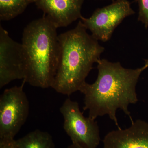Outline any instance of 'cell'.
Masks as SVG:
<instances>
[{
    "mask_svg": "<svg viewBox=\"0 0 148 148\" xmlns=\"http://www.w3.org/2000/svg\"><path fill=\"white\" fill-rule=\"evenodd\" d=\"M97 64V79L91 84L86 82L79 91L84 95L83 110H88V117L93 120L107 115L119 128L116 116L119 109L132 122L128 107L138 103L136 86L141 74L148 68L147 64L130 69L106 59H100Z\"/></svg>",
    "mask_w": 148,
    "mask_h": 148,
    "instance_id": "cell-1",
    "label": "cell"
},
{
    "mask_svg": "<svg viewBox=\"0 0 148 148\" xmlns=\"http://www.w3.org/2000/svg\"><path fill=\"white\" fill-rule=\"evenodd\" d=\"M60 56L51 88L63 95L80 91L93 64L101 59L105 48L88 34L80 20L76 27L58 35Z\"/></svg>",
    "mask_w": 148,
    "mask_h": 148,
    "instance_id": "cell-2",
    "label": "cell"
},
{
    "mask_svg": "<svg viewBox=\"0 0 148 148\" xmlns=\"http://www.w3.org/2000/svg\"><path fill=\"white\" fill-rule=\"evenodd\" d=\"M57 29L44 14L24 29L21 44L27 66L24 80L32 86L42 88L52 86L60 59Z\"/></svg>",
    "mask_w": 148,
    "mask_h": 148,
    "instance_id": "cell-3",
    "label": "cell"
},
{
    "mask_svg": "<svg viewBox=\"0 0 148 148\" xmlns=\"http://www.w3.org/2000/svg\"><path fill=\"white\" fill-rule=\"evenodd\" d=\"M5 89L0 97V140L14 139L26 122L29 112V103L23 87Z\"/></svg>",
    "mask_w": 148,
    "mask_h": 148,
    "instance_id": "cell-4",
    "label": "cell"
},
{
    "mask_svg": "<svg viewBox=\"0 0 148 148\" xmlns=\"http://www.w3.org/2000/svg\"><path fill=\"white\" fill-rule=\"evenodd\" d=\"M60 111L64 118V129L72 143L82 148H97L101 141L97 121L84 116L79 103L70 98L65 100Z\"/></svg>",
    "mask_w": 148,
    "mask_h": 148,
    "instance_id": "cell-5",
    "label": "cell"
},
{
    "mask_svg": "<svg viewBox=\"0 0 148 148\" xmlns=\"http://www.w3.org/2000/svg\"><path fill=\"white\" fill-rule=\"evenodd\" d=\"M135 13L128 0H115L109 5L95 10L89 18L82 16L80 20L95 39L106 42L125 18Z\"/></svg>",
    "mask_w": 148,
    "mask_h": 148,
    "instance_id": "cell-6",
    "label": "cell"
},
{
    "mask_svg": "<svg viewBox=\"0 0 148 148\" xmlns=\"http://www.w3.org/2000/svg\"><path fill=\"white\" fill-rule=\"evenodd\" d=\"M27 66L22 44L11 38L0 26V88L16 79H25Z\"/></svg>",
    "mask_w": 148,
    "mask_h": 148,
    "instance_id": "cell-7",
    "label": "cell"
},
{
    "mask_svg": "<svg viewBox=\"0 0 148 148\" xmlns=\"http://www.w3.org/2000/svg\"><path fill=\"white\" fill-rule=\"evenodd\" d=\"M103 143V148H148V123L138 119L128 128L110 131Z\"/></svg>",
    "mask_w": 148,
    "mask_h": 148,
    "instance_id": "cell-8",
    "label": "cell"
},
{
    "mask_svg": "<svg viewBox=\"0 0 148 148\" xmlns=\"http://www.w3.org/2000/svg\"><path fill=\"white\" fill-rule=\"evenodd\" d=\"M84 0H34L38 8L57 28L66 27L82 16Z\"/></svg>",
    "mask_w": 148,
    "mask_h": 148,
    "instance_id": "cell-9",
    "label": "cell"
},
{
    "mask_svg": "<svg viewBox=\"0 0 148 148\" xmlns=\"http://www.w3.org/2000/svg\"><path fill=\"white\" fill-rule=\"evenodd\" d=\"M15 142L18 148H56L50 134L38 129L15 140Z\"/></svg>",
    "mask_w": 148,
    "mask_h": 148,
    "instance_id": "cell-10",
    "label": "cell"
},
{
    "mask_svg": "<svg viewBox=\"0 0 148 148\" xmlns=\"http://www.w3.org/2000/svg\"><path fill=\"white\" fill-rule=\"evenodd\" d=\"M34 0H0V19L8 21L23 13Z\"/></svg>",
    "mask_w": 148,
    "mask_h": 148,
    "instance_id": "cell-11",
    "label": "cell"
},
{
    "mask_svg": "<svg viewBox=\"0 0 148 148\" xmlns=\"http://www.w3.org/2000/svg\"><path fill=\"white\" fill-rule=\"evenodd\" d=\"M139 6L138 19L144 25L145 28H148V0H135Z\"/></svg>",
    "mask_w": 148,
    "mask_h": 148,
    "instance_id": "cell-12",
    "label": "cell"
},
{
    "mask_svg": "<svg viewBox=\"0 0 148 148\" xmlns=\"http://www.w3.org/2000/svg\"><path fill=\"white\" fill-rule=\"evenodd\" d=\"M0 148H18L15 143V140L3 139L0 140Z\"/></svg>",
    "mask_w": 148,
    "mask_h": 148,
    "instance_id": "cell-13",
    "label": "cell"
},
{
    "mask_svg": "<svg viewBox=\"0 0 148 148\" xmlns=\"http://www.w3.org/2000/svg\"><path fill=\"white\" fill-rule=\"evenodd\" d=\"M67 148H82L81 147L76 144H73L72 143L71 145H70Z\"/></svg>",
    "mask_w": 148,
    "mask_h": 148,
    "instance_id": "cell-14",
    "label": "cell"
},
{
    "mask_svg": "<svg viewBox=\"0 0 148 148\" xmlns=\"http://www.w3.org/2000/svg\"><path fill=\"white\" fill-rule=\"evenodd\" d=\"M144 61H145V64H147L148 66V59H145Z\"/></svg>",
    "mask_w": 148,
    "mask_h": 148,
    "instance_id": "cell-15",
    "label": "cell"
},
{
    "mask_svg": "<svg viewBox=\"0 0 148 148\" xmlns=\"http://www.w3.org/2000/svg\"><path fill=\"white\" fill-rule=\"evenodd\" d=\"M110 1H115V0H110Z\"/></svg>",
    "mask_w": 148,
    "mask_h": 148,
    "instance_id": "cell-16",
    "label": "cell"
}]
</instances>
